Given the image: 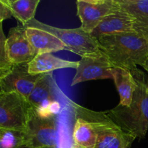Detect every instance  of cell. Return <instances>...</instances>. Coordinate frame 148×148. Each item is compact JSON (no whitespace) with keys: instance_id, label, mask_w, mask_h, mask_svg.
<instances>
[{"instance_id":"1","label":"cell","mask_w":148,"mask_h":148,"mask_svg":"<svg viewBox=\"0 0 148 148\" xmlns=\"http://www.w3.org/2000/svg\"><path fill=\"white\" fill-rule=\"evenodd\" d=\"M100 49L113 67L130 72L143 66L148 59V39L138 33H126L98 38Z\"/></svg>"},{"instance_id":"2","label":"cell","mask_w":148,"mask_h":148,"mask_svg":"<svg viewBox=\"0 0 148 148\" xmlns=\"http://www.w3.org/2000/svg\"><path fill=\"white\" fill-rule=\"evenodd\" d=\"M131 72L137 83L131 105L129 107L118 105L106 113L124 131L143 140L148 132V82L145 74L139 69Z\"/></svg>"},{"instance_id":"3","label":"cell","mask_w":148,"mask_h":148,"mask_svg":"<svg viewBox=\"0 0 148 148\" xmlns=\"http://www.w3.org/2000/svg\"><path fill=\"white\" fill-rule=\"evenodd\" d=\"M75 117L82 118L91 124L97 134L95 148H130L136 137L127 132L114 122L108 114L95 111L69 101Z\"/></svg>"},{"instance_id":"4","label":"cell","mask_w":148,"mask_h":148,"mask_svg":"<svg viewBox=\"0 0 148 148\" xmlns=\"http://www.w3.org/2000/svg\"><path fill=\"white\" fill-rule=\"evenodd\" d=\"M27 27H36L51 33L66 46L67 51L80 56L82 58H98L103 55L100 49L98 39L84 31L80 27L77 28H59L41 23L33 19Z\"/></svg>"},{"instance_id":"5","label":"cell","mask_w":148,"mask_h":148,"mask_svg":"<svg viewBox=\"0 0 148 148\" xmlns=\"http://www.w3.org/2000/svg\"><path fill=\"white\" fill-rule=\"evenodd\" d=\"M32 107L15 92H0V128L25 132Z\"/></svg>"},{"instance_id":"6","label":"cell","mask_w":148,"mask_h":148,"mask_svg":"<svg viewBox=\"0 0 148 148\" xmlns=\"http://www.w3.org/2000/svg\"><path fill=\"white\" fill-rule=\"evenodd\" d=\"M25 132V147H57L56 116H40L32 108Z\"/></svg>"},{"instance_id":"7","label":"cell","mask_w":148,"mask_h":148,"mask_svg":"<svg viewBox=\"0 0 148 148\" xmlns=\"http://www.w3.org/2000/svg\"><path fill=\"white\" fill-rule=\"evenodd\" d=\"M53 84L51 72L45 74L36 83L27 100L32 108L40 116H56L60 112V104L55 100Z\"/></svg>"},{"instance_id":"8","label":"cell","mask_w":148,"mask_h":148,"mask_svg":"<svg viewBox=\"0 0 148 148\" xmlns=\"http://www.w3.org/2000/svg\"><path fill=\"white\" fill-rule=\"evenodd\" d=\"M77 15L81 22L80 27L90 34L106 17L117 9L116 0H77Z\"/></svg>"},{"instance_id":"9","label":"cell","mask_w":148,"mask_h":148,"mask_svg":"<svg viewBox=\"0 0 148 148\" xmlns=\"http://www.w3.org/2000/svg\"><path fill=\"white\" fill-rule=\"evenodd\" d=\"M44 75L30 74L28 64L14 65L7 75L0 78V92H15L28 100L36 83Z\"/></svg>"},{"instance_id":"10","label":"cell","mask_w":148,"mask_h":148,"mask_svg":"<svg viewBox=\"0 0 148 148\" xmlns=\"http://www.w3.org/2000/svg\"><path fill=\"white\" fill-rule=\"evenodd\" d=\"M6 49L14 65L30 63L36 56L26 33V27L22 25L10 28L6 40Z\"/></svg>"},{"instance_id":"11","label":"cell","mask_w":148,"mask_h":148,"mask_svg":"<svg viewBox=\"0 0 148 148\" xmlns=\"http://www.w3.org/2000/svg\"><path fill=\"white\" fill-rule=\"evenodd\" d=\"M112 69V64L104 53L98 58H82L71 86L86 81L113 79Z\"/></svg>"},{"instance_id":"12","label":"cell","mask_w":148,"mask_h":148,"mask_svg":"<svg viewBox=\"0 0 148 148\" xmlns=\"http://www.w3.org/2000/svg\"><path fill=\"white\" fill-rule=\"evenodd\" d=\"M134 25V19L127 12L123 10L117 3L116 11L106 17L90 35L98 39L103 36L119 33H136Z\"/></svg>"},{"instance_id":"13","label":"cell","mask_w":148,"mask_h":148,"mask_svg":"<svg viewBox=\"0 0 148 148\" xmlns=\"http://www.w3.org/2000/svg\"><path fill=\"white\" fill-rule=\"evenodd\" d=\"M26 27V33L36 55L66 50V46L51 33L36 27Z\"/></svg>"},{"instance_id":"14","label":"cell","mask_w":148,"mask_h":148,"mask_svg":"<svg viewBox=\"0 0 148 148\" xmlns=\"http://www.w3.org/2000/svg\"><path fill=\"white\" fill-rule=\"evenodd\" d=\"M116 2L134 19L135 31L148 39V0H116Z\"/></svg>"},{"instance_id":"15","label":"cell","mask_w":148,"mask_h":148,"mask_svg":"<svg viewBox=\"0 0 148 148\" xmlns=\"http://www.w3.org/2000/svg\"><path fill=\"white\" fill-rule=\"evenodd\" d=\"M79 62L64 60L52 53H43L36 55V57L28 63V70L33 75L51 73L56 69L72 68L76 69Z\"/></svg>"},{"instance_id":"16","label":"cell","mask_w":148,"mask_h":148,"mask_svg":"<svg viewBox=\"0 0 148 148\" xmlns=\"http://www.w3.org/2000/svg\"><path fill=\"white\" fill-rule=\"evenodd\" d=\"M112 75L119 95V105L129 107L131 105L133 95L137 87L135 78L130 70L119 67H113Z\"/></svg>"},{"instance_id":"17","label":"cell","mask_w":148,"mask_h":148,"mask_svg":"<svg viewBox=\"0 0 148 148\" xmlns=\"http://www.w3.org/2000/svg\"><path fill=\"white\" fill-rule=\"evenodd\" d=\"M97 134L91 124L82 118H75L72 148H95Z\"/></svg>"},{"instance_id":"18","label":"cell","mask_w":148,"mask_h":148,"mask_svg":"<svg viewBox=\"0 0 148 148\" xmlns=\"http://www.w3.org/2000/svg\"><path fill=\"white\" fill-rule=\"evenodd\" d=\"M12 13L13 17L22 25L27 26L35 19L36 10L40 0H4Z\"/></svg>"},{"instance_id":"19","label":"cell","mask_w":148,"mask_h":148,"mask_svg":"<svg viewBox=\"0 0 148 148\" xmlns=\"http://www.w3.org/2000/svg\"><path fill=\"white\" fill-rule=\"evenodd\" d=\"M25 145L24 132L0 128V148H23Z\"/></svg>"},{"instance_id":"20","label":"cell","mask_w":148,"mask_h":148,"mask_svg":"<svg viewBox=\"0 0 148 148\" xmlns=\"http://www.w3.org/2000/svg\"><path fill=\"white\" fill-rule=\"evenodd\" d=\"M7 37L3 31L2 23H0V78L9 73L14 66L10 61L6 49Z\"/></svg>"},{"instance_id":"21","label":"cell","mask_w":148,"mask_h":148,"mask_svg":"<svg viewBox=\"0 0 148 148\" xmlns=\"http://www.w3.org/2000/svg\"><path fill=\"white\" fill-rule=\"evenodd\" d=\"M12 16L11 10L6 4L4 0H0V23H2L4 20L11 18Z\"/></svg>"},{"instance_id":"22","label":"cell","mask_w":148,"mask_h":148,"mask_svg":"<svg viewBox=\"0 0 148 148\" xmlns=\"http://www.w3.org/2000/svg\"><path fill=\"white\" fill-rule=\"evenodd\" d=\"M142 67H143V69H145V70H146L148 72V59H147V62H146L144 64H143V66H142Z\"/></svg>"},{"instance_id":"23","label":"cell","mask_w":148,"mask_h":148,"mask_svg":"<svg viewBox=\"0 0 148 148\" xmlns=\"http://www.w3.org/2000/svg\"><path fill=\"white\" fill-rule=\"evenodd\" d=\"M23 148H57V147H25V146H24Z\"/></svg>"},{"instance_id":"24","label":"cell","mask_w":148,"mask_h":148,"mask_svg":"<svg viewBox=\"0 0 148 148\" xmlns=\"http://www.w3.org/2000/svg\"><path fill=\"white\" fill-rule=\"evenodd\" d=\"M147 92H148V85H147Z\"/></svg>"}]
</instances>
